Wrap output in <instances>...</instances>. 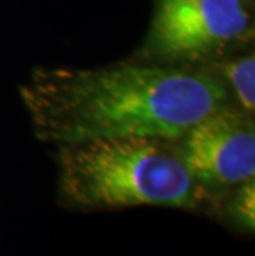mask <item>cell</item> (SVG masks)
Wrapping results in <instances>:
<instances>
[{"label":"cell","mask_w":255,"mask_h":256,"mask_svg":"<svg viewBox=\"0 0 255 256\" xmlns=\"http://www.w3.org/2000/svg\"><path fill=\"white\" fill-rule=\"evenodd\" d=\"M37 138L57 146L115 138L179 140L232 104L217 72L156 62L37 68L20 88Z\"/></svg>","instance_id":"1"},{"label":"cell","mask_w":255,"mask_h":256,"mask_svg":"<svg viewBox=\"0 0 255 256\" xmlns=\"http://www.w3.org/2000/svg\"><path fill=\"white\" fill-rule=\"evenodd\" d=\"M60 192L81 208H200L210 200L194 180L177 140L115 138L58 146Z\"/></svg>","instance_id":"2"},{"label":"cell","mask_w":255,"mask_h":256,"mask_svg":"<svg viewBox=\"0 0 255 256\" xmlns=\"http://www.w3.org/2000/svg\"><path fill=\"white\" fill-rule=\"evenodd\" d=\"M225 214L235 226L243 232L255 228V182L248 180L230 190V198L225 204Z\"/></svg>","instance_id":"6"},{"label":"cell","mask_w":255,"mask_h":256,"mask_svg":"<svg viewBox=\"0 0 255 256\" xmlns=\"http://www.w3.org/2000/svg\"><path fill=\"white\" fill-rule=\"evenodd\" d=\"M243 2H248V0H243Z\"/></svg>","instance_id":"7"},{"label":"cell","mask_w":255,"mask_h":256,"mask_svg":"<svg viewBox=\"0 0 255 256\" xmlns=\"http://www.w3.org/2000/svg\"><path fill=\"white\" fill-rule=\"evenodd\" d=\"M252 30L243 0H154L143 56L166 64L204 62L245 42Z\"/></svg>","instance_id":"3"},{"label":"cell","mask_w":255,"mask_h":256,"mask_svg":"<svg viewBox=\"0 0 255 256\" xmlns=\"http://www.w3.org/2000/svg\"><path fill=\"white\" fill-rule=\"evenodd\" d=\"M219 76L224 80L227 90L237 101V108L243 112L255 111V55L247 53L232 58L219 66Z\"/></svg>","instance_id":"5"},{"label":"cell","mask_w":255,"mask_h":256,"mask_svg":"<svg viewBox=\"0 0 255 256\" xmlns=\"http://www.w3.org/2000/svg\"><path fill=\"white\" fill-rule=\"evenodd\" d=\"M177 144L194 180L210 198L255 178L253 116L235 106L200 119Z\"/></svg>","instance_id":"4"}]
</instances>
